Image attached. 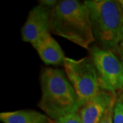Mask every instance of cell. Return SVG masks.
<instances>
[{
    "instance_id": "cell-1",
    "label": "cell",
    "mask_w": 123,
    "mask_h": 123,
    "mask_svg": "<svg viewBox=\"0 0 123 123\" xmlns=\"http://www.w3.org/2000/svg\"><path fill=\"white\" fill-rule=\"evenodd\" d=\"M50 31L86 49L95 40L89 9L76 0L60 1L52 8Z\"/></svg>"
},
{
    "instance_id": "cell-2",
    "label": "cell",
    "mask_w": 123,
    "mask_h": 123,
    "mask_svg": "<svg viewBox=\"0 0 123 123\" xmlns=\"http://www.w3.org/2000/svg\"><path fill=\"white\" fill-rule=\"evenodd\" d=\"M41 88L38 106L51 118L57 120L62 116L77 112L81 107L75 89L62 70L46 68L41 75Z\"/></svg>"
},
{
    "instance_id": "cell-3",
    "label": "cell",
    "mask_w": 123,
    "mask_h": 123,
    "mask_svg": "<svg viewBox=\"0 0 123 123\" xmlns=\"http://www.w3.org/2000/svg\"><path fill=\"white\" fill-rule=\"evenodd\" d=\"M84 3L90 11L93 33L103 46L112 49L123 43V10L120 1L89 0Z\"/></svg>"
},
{
    "instance_id": "cell-4",
    "label": "cell",
    "mask_w": 123,
    "mask_h": 123,
    "mask_svg": "<svg viewBox=\"0 0 123 123\" xmlns=\"http://www.w3.org/2000/svg\"><path fill=\"white\" fill-rule=\"evenodd\" d=\"M64 66L82 107L101 90L96 67L88 57L77 60L65 57Z\"/></svg>"
},
{
    "instance_id": "cell-5",
    "label": "cell",
    "mask_w": 123,
    "mask_h": 123,
    "mask_svg": "<svg viewBox=\"0 0 123 123\" xmlns=\"http://www.w3.org/2000/svg\"><path fill=\"white\" fill-rule=\"evenodd\" d=\"M93 63L98 73L99 84L109 92L123 88V65L112 52L94 49L92 51Z\"/></svg>"
},
{
    "instance_id": "cell-6",
    "label": "cell",
    "mask_w": 123,
    "mask_h": 123,
    "mask_svg": "<svg viewBox=\"0 0 123 123\" xmlns=\"http://www.w3.org/2000/svg\"><path fill=\"white\" fill-rule=\"evenodd\" d=\"M51 10L38 5L30 12L26 22L21 29L24 42L34 43L40 36L50 31Z\"/></svg>"
},
{
    "instance_id": "cell-7",
    "label": "cell",
    "mask_w": 123,
    "mask_h": 123,
    "mask_svg": "<svg viewBox=\"0 0 123 123\" xmlns=\"http://www.w3.org/2000/svg\"><path fill=\"white\" fill-rule=\"evenodd\" d=\"M115 100L114 95L110 92L100 90L96 97L85 103L79 110L83 123H98L106 108Z\"/></svg>"
},
{
    "instance_id": "cell-8",
    "label": "cell",
    "mask_w": 123,
    "mask_h": 123,
    "mask_svg": "<svg viewBox=\"0 0 123 123\" xmlns=\"http://www.w3.org/2000/svg\"><path fill=\"white\" fill-rule=\"evenodd\" d=\"M41 60L47 64L59 65L64 61V55L60 44L49 31L44 34L32 44Z\"/></svg>"
},
{
    "instance_id": "cell-9",
    "label": "cell",
    "mask_w": 123,
    "mask_h": 123,
    "mask_svg": "<svg viewBox=\"0 0 123 123\" xmlns=\"http://www.w3.org/2000/svg\"><path fill=\"white\" fill-rule=\"evenodd\" d=\"M0 120L4 123H53L46 115L33 110L1 112Z\"/></svg>"
},
{
    "instance_id": "cell-10",
    "label": "cell",
    "mask_w": 123,
    "mask_h": 123,
    "mask_svg": "<svg viewBox=\"0 0 123 123\" xmlns=\"http://www.w3.org/2000/svg\"><path fill=\"white\" fill-rule=\"evenodd\" d=\"M115 100L110 103L106 108L103 114L98 123H114V110Z\"/></svg>"
},
{
    "instance_id": "cell-11",
    "label": "cell",
    "mask_w": 123,
    "mask_h": 123,
    "mask_svg": "<svg viewBox=\"0 0 123 123\" xmlns=\"http://www.w3.org/2000/svg\"><path fill=\"white\" fill-rule=\"evenodd\" d=\"M56 123H83L79 114L72 113L68 114L55 120Z\"/></svg>"
},
{
    "instance_id": "cell-12",
    "label": "cell",
    "mask_w": 123,
    "mask_h": 123,
    "mask_svg": "<svg viewBox=\"0 0 123 123\" xmlns=\"http://www.w3.org/2000/svg\"><path fill=\"white\" fill-rule=\"evenodd\" d=\"M114 123H123V103H115L114 110Z\"/></svg>"
},
{
    "instance_id": "cell-13",
    "label": "cell",
    "mask_w": 123,
    "mask_h": 123,
    "mask_svg": "<svg viewBox=\"0 0 123 123\" xmlns=\"http://www.w3.org/2000/svg\"><path fill=\"white\" fill-rule=\"evenodd\" d=\"M57 1L55 0H43L40 1V5L45 6L47 8H50V7H54L55 5L57 4Z\"/></svg>"
},
{
    "instance_id": "cell-14",
    "label": "cell",
    "mask_w": 123,
    "mask_h": 123,
    "mask_svg": "<svg viewBox=\"0 0 123 123\" xmlns=\"http://www.w3.org/2000/svg\"><path fill=\"white\" fill-rule=\"evenodd\" d=\"M120 3L121 4V6H122V8H123V0H122V1H120Z\"/></svg>"
}]
</instances>
